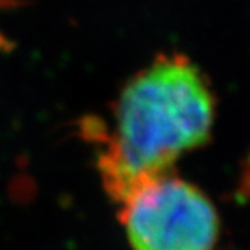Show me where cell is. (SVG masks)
I'll use <instances>...</instances> for the list:
<instances>
[{
  "instance_id": "1",
  "label": "cell",
  "mask_w": 250,
  "mask_h": 250,
  "mask_svg": "<svg viewBox=\"0 0 250 250\" xmlns=\"http://www.w3.org/2000/svg\"><path fill=\"white\" fill-rule=\"evenodd\" d=\"M216 95L202 69L180 53H163L136 73L116 100L97 167L119 204L145 181L173 170L184 154L204 146L216 121Z\"/></svg>"
},
{
  "instance_id": "2",
  "label": "cell",
  "mask_w": 250,
  "mask_h": 250,
  "mask_svg": "<svg viewBox=\"0 0 250 250\" xmlns=\"http://www.w3.org/2000/svg\"><path fill=\"white\" fill-rule=\"evenodd\" d=\"M118 205L131 250H214L219 241L216 207L173 170L140 184Z\"/></svg>"
}]
</instances>
